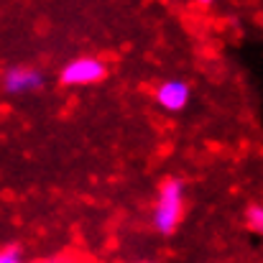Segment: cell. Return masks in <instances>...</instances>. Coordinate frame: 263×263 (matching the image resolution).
Returning a JSON list of instances; mask_svg holds the SVG:
<instances>
[{"label": "cell", "instance_id": "obj_1", "mask_svg": "<svg viewBox=\"0 0 263 263\" xmlns=\"http://www.w3.org/2000/svg\"><path fill=\"white\" fill-rule=\"evenodd\" d=\"M184 217V184L181 179H166L159 189L154 207V228L161 235H174Z\"/></svg>", "mask_w": 263, "mask_h": 263}, {"label": "cell", "instance_id": "obj_2", "mask_svg": "<svg viewBox=\"0 0 263 263\" xmlns=\"http://www.w3.org/2000/svg\"><path fill=\"white\" fill-rule=\"evenodd\" d=\"M105 77H107V64H105L102 59H97V57H80V59L69 62V64L62 69V74H59L62 85H67V87L97 85V82H102Z\"/></svg>", "mask_w": 263, "mask_h": 263}, {"label": "cell", "instance_id": "obj_3", "mask_svg": "<svg viewBox=\"0 0 263 263\" xmlns=\"http://www.w3.org/2000/svg\"><path fill=\"white\" fill-rule=\"evenodd\" d=\"M44 87V74L33 67H10L3 74V89L8 95H26Z\"/></svg>", "mask_w": 263, "mask_h": 263}, {"label": "cell", "instance_id": "obj_4", "mask_svg": "<svg viewBox=\"0 0 263 263\" xmlns=\"http://www.w3.org/2000/svg\"><path fill=\"white\" fill-rule=\"evenodd\" d=\"M189 97H192V89H189L186 82H181V80L161 82L159 89H156V102H159V107L166 110V112H179V110H184L186 102H189Z\"/></svg>", "mask_w": 263, "mask_h": 263}, {"label": "cell", "instance_id": "obj_5", "mask_svg": "<svg viewBox=\"0 0 263 263\" xmlns=\"http://www.w3.org/2000/svg\"><path fill=\"white\" fill-rule=\"evenodd\" d=\"M246 222H248V228L253 233L263 235V204H251L246 210Z\"/></svg>", "mask_w": 263, "mask_h": 263}, {"label": "cell", "instance_id": "obj_6", "mask_svg": "<svg viewBox=\"0 0 263 263\" xmlns=\"http://www.w3.org/2000/svg\"><path fill=\"white\" fill-rule=\"evenodd\" d=\"M21 258H23V253H21L18 246H5V248H0V263H18Z\"/></svg>", "mask_w": 263, "mask_h": 263}, {"label": "cell", "instance_id": "obj_7", "mask_svg": "<svg viewBox=\"0 0 263 263\" xmlns=\"http://www.w3.org/2000/svg\"><path fill=\"white\" fill-rule=\"evenodd\" d=\"M199 3H204V5H210V3H215V0H199Z\"/></svg>", "mask_w": 263, "mask_h": 263}, {"label": "cell", "instance_id": "obj_8", "mask_svg": "<svg viewBox=\"0 0 263 263\" xmlns=\"http://www.w3.org/2000/svg\"><path fill=\"white\" fill-rule=\"evenodd\" d=\"M261 23H263V15H261Z\"/></svg>", "mask_w": 263, "mask_h": 263}]
</instances>
